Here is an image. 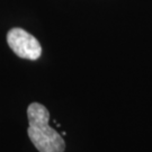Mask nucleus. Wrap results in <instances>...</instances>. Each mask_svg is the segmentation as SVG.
Returning a JSON list of instances; mask_svg holds the SVG:
<instances>
[{"label": "nucleus", "mask_w": 152, "mask_h": 152, "mask_svg": "<svg viewBox=\"0 0 152 152\" xmlns=\"http://www.w3.org/2000/svg\"><path fill=\"white\" fill-rule=\"evenodd\" d=\"M29 140L38 152H63L65 142L59 132L50 126V113L39 103H32L27 108Z\"/></svg>", "instance_id": "obj_1"}, {"label": "nucleus", "mask_w": 152, "mask_h": 152, "mask_svg": "<svg viewBox=\"0 0 152 152\" xmlns=\"http://www.w3.org/2000/svg\"><path fill=\"white\" fill-rule=\"evenodd\" d=\"M7 43L14 53L22 59L37 60L42 54L39 42L23 28H11L7 34Z\"/></svg>", "instance_id": "obj_2"}]
</instances>
